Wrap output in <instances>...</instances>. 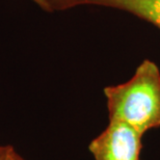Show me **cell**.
<instances>
[{
    "instance_id": "5b68a950",
    "label": "cell",
    "mask_w": 160,
    "mask_h": 160,
    "mask_svg": "<svg viewBox=\"0 0 160 160\" xmlns=\"http://www.w3.org/2000/svg\"><path fill=\"white\" fill-rule=\"evenodd\" d=\"M9 146H0V160H3L5 157L6 153H8Z\"/></svg>"
},
{
    "instance_id": "3957f363",
    "label": "cell",
    "mask_w": 160,
    "mask_h": 160,
    "mask_svg": "<svg viewBox=\"0 0 160 160\" xmlns=\"http://www.w3.org/2000/svg\"><path fill=\"white\" fill-rule=\"evenodd\" d=\"M45 12H62L79 6H102L123 11L160 28V0H43Z\"/></svg>"
},
{
    "instance_id": "8992f818",
    "label": "cell",
    "mask_w": 160,
    "mask_h": 160,
    "mask_svg": "<svg viewBox=\"0 0 160 160\" xmlns=\"http://www.w3.org/2000/svg\"><path fill=\"white\" fill-rule=\"evenodd\" d=\"M31 2L34 3L37 6H39V8L42 9V11H45V5H44V2L43 0H30Z\"/></svg>"
},
{
    "instance_id": "277c9868",
    "label": "cell",
    "mask_w": 160,
    "mask_h": 160,
    "mask_svg": "<svg viewBox=\"0 0 160 160\" xmlns=\"http://www.w3.org/2000/svg\"><path fill=\"white\" fill-rule=\"evenodd\" d=\"M3 160H25V159L23 157H21L12 147L9 146L8 150V153H6L5 157Z\"/></svg>"
},
{
    "instance_id": "7a4b0ae2",
    "label": "cell",
    "mask_w": 160,
    "mask_h": 160,
    "mask_svg": "<svg viewBox=\"0 0 160 160\" xmlns=\"http://www.w3.org/2000/svg\"><path fill=\"white\" fill-rule=\"evenodd\" d=\"M142 134L121 122H109L89 143L95 160H139Z\"/></svg>"
},
{
    "instance_id": "6da1fadb",
    "label": "cell",
    "mask_w": 160,
    "mask_h": 160,
    "mask_svg": "<svg viewBox=\"0 0 160 160\" xmlns=\"http://www.w3.org/2000/svg\"><path fill=\"white\" fill-rule=\"evenodd\" d=\"M109 122H121L145 135L160 127V70L150 59L137 67L128 81L106 86Z\"/></svg>"
}]
</instances>
